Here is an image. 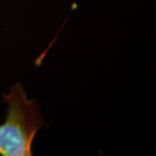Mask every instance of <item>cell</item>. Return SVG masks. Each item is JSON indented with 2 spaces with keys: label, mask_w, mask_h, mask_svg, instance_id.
<instances>
[{
  "label": "cell",
  "mask_w": 156,
  "mask_h": 156,
  "mask_svg": "<svg viewBox=\"0 0 156 156\" xmlns=\"http://www.w3.org/2000/svg\"><path fill=\"white\" fill-rule=\"evenodd\" d=\"M3 102L7 110L5 122L0 125V155L31 156L34 138L46 125L37 101L28 99L23 86L17 83L4 94Z\"/></svg>",
  "instance_id": "obj_1"
}]
</instances>
